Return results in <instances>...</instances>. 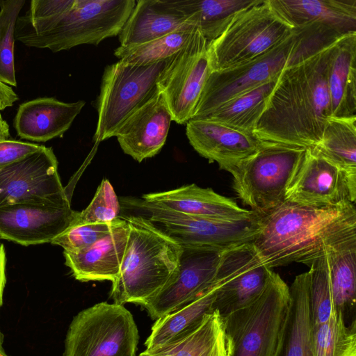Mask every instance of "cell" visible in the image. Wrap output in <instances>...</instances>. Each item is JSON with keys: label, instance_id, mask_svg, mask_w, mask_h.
<instances>
[{"label": "cell", "instance_id": "cell-1", "mask_svg": "<svg viewBox=\"0 0 356 356\" xmlns=\"http://www.w3.org/2000/svg\"><path fill=\"white\" fill-rule=\"evenodd\" d=\"M331 45L283 69L253 131L257 138L305 148L318 143L332 116Z\"/></svg>", "mask_w": 356, "mask_h": 356}, {"label": "cell", "instance_id": "cell-2", "mask_svg": "<svg viewBox=\"0 0 356 356\" xmlns=\"http://www.w3.org/2000/svg\"><path fill=\"white\" fill-rule=\"evenodd\" d=\"M356 242L354 203L309 207L288 202L260 216L251 243L260 261L270 268L293 262L309 266L327 252Z\"/></svg>", "mask_w": 356, "mask_h": 356}, {"label": "cell", "instance_id": "cell-3", "mask_svg": "<svg viewBox=\"0 0 356 356\" xmlns=\"http://www.w3.org/2000/svg\"><path fill=\"white\" fill-rule=\"evenodd\" d=\"M129 224L127 247L111 298L116 304L140 305L177 273L182 247L143 218L120 213Z\"/></svg>", "mask_w": 356, "mask_h": 356}, {"label": "cell", "instance_id": "cell-4", "mask_svg": "<svg viewBox=\"0 0 356 356\" xmlns=\"http://www.w3.org/2000/svg\"><path fill=\"white\" fill-rule=\"evenodd\" d=\"M135 0H72L54 18L15 33L24 45L53 52L81 44H99L118 35Z\"/></svg>", "mask_w": 356, "mask_h": 356}, {"label": "cell", "instance_id": "cell-5", "mask_svg": "<svg viewBox=\"0 0 356 356\" xmlns=\"http://www.w3.org/2000/svg\"><path fill=\"white\" fill-rule=\"evenodd\" d=\"M289 301V286L273 271L258 298L222 317L226 356H277Z\"/></svg>", "mask_w": 356, "mask_h": 356}, {"label": "cell", "instance_id": "cell-6", "mask_svg": "<svg viewBox=\"0 0 356 356\" xmlns=\"http://www.w3.org/2000/svg\"><path fill=\"white\" fill-rule=\"evenodd\" d=\"M306 149L262 141L254 154L228 170L238 198L259 216L283 204Z\"/></svg>", "mask_w": 356, "mask_h": 356}, {"label": "cell", "instance_id": "cell-7", "mask_svg": "<svg viewBox=\"0 0 356 356\" xmlns=\"http://www.w3.org/2000/svg\"><path fill=\"white\" fill-rule=\"evenodd\" d=\"M120 213L139 216L179 245L227 249L252 243L259 232L260 216L223 221L191 216L137 197L120 199Z\"/></svg>", "mask_w": 356, "mask_h": 356}, {"label": "cell", "instance_id": "cell-8", "mask_svg": "<svg viewBox=\"0 0 356 356\" xmlns=\"http://www.w3.org/2000/svg\"><path fill=\"white\" fill-rule=\"evenodd\" d=\"M292 31L269 0H254L236 12L220 35L208 42L211 70L254 59L282 42Z\"/></svg>", "mask_w": 356, "mask_h": 356}, {"label": "cell", "instance_id": "cell-9", "mask_svg": "<svg viewBox=\"0 0 356 356\" xmlns=\"http://www.w3.org/2000/svg\"><path fill=\"white\" fill-rule=\"evenodd\" d=\"M172 56L145 65L119 60L105 67L96 104L95 143L115 136L122 123L158 92L159 79Z\"/></svg>", "mask_w": 356, "mask_h": 356}, {"label": "cell", "instance_id": "cell-10", "mask_svg": "<svg viewBox=\"0 0 356 356\" xmlns=\"http://www.w3.org/2000/svg\"><path fill=\"white\" fill-rule=\"evenodd\" d=\"M138 339L131 312L122 305L102 302L74 317L64 356H136Z\"/></svg>", "mask_w": 356, "mask_h": 356}, {"label": "cell", "instance_id": "cell-11", "mask_svg": "<svg viewBox=\"0 0 356 356\" xmlns=\"http://www.w3.org/2000/svg\"><path fill=\"white\" fill-rule=\"evenodd\" d=\"M293 44L292 31L282 42L255 58L211 71L191 119L202 118L234 97L278 78L291 58Z\"/></svg>", "mask_w": 356, "mask_h": 356}, {"label": "cell", "instance_id": "cell-12", "mask_svg": "<svg viewBox=\"0 0 356 356\" xmlns=\"http://www.w3.org/2000/svg\"><path fill=\"white\" fill-rule=\"evenodd\" d=\"M207 44L197 28L185 47L172 56L158 82L172 121L177 124H185L192 118L212 71Z\"/></svg>", "mask_w": 356, "mask_h": 356}, {"label": "cell", "instance_id": "cell-13", "mask_svg": "<svg viewBox=\"0 0 356 356\" xmlns=\"http://www.w3.org/2000/svg\"><path fill=\"white\" fill-rule=\"evenodd\" d=\"M22 202L70 204L51 147L0 166V207Z\"/></svg>", "mask_w": 356, "mask_h": 356}, {"label": "cell", "instance_id": "cell-14", "mask_svg": "<svg viewBox=\"0 0 356 356\" xmlns=\"http://www.w3.org/2000/svg\"><path fill=\"white\" fill-rule=\"evenodd\" d=\"M181 247L177 273L159 291L139 305L152 319L175 311L211 287L226 250L208 246Z\"/></svg>", "mask_w": 356, "mask_h": 356}, {"label": "cell", "instance_id": "cell-15", "mask_svg": "<svg viewBox=\"0 0 356 356\" xmlns=\"http://www.w3.org/2000/svg\"><path fill=\"white\" fill-rule=\"evenodd\" d=\"M273 272L260 261L251 243L226 249L216 277L213 310L222 317L249 305L265 289Z\"/></svg>", "mask_w": 356, "mask_h": 356}, {"label": "cell", "instance_id": "cell-16", "mask_svg": "<svg viewBox=\"0 0 356 356\" xmlns=\"http://www.w3.org/2000/svg\"><path fill=\"white\" fill-rule=\"evenodd\" d=\"M356 177L307 148L304 159L286 191L285 202L309 207L355 203Z\"/></svg>", "mask_w": 356, "mask_h": 356}, {"label": "cell", "instance_id": "cell-17", "mask_svg": "<svg viewBox=\"0 0 356 356\" xmlns=\"http://www.w3.org/2000/svg\"><path fill=\"white\" fill-rule=\"evenodd\" d=\"M70 204L22 202L0 207V238L29 245L51 243L74 220Z\"/></svg>", "mask_w": 356, "mask_h": 356}, {"label": "cell", "instance_id": "cell-18", "mask_svg": "<svg viewBox=\"0 0 356 356\" xmlns=\"http://www.w3.org/2000/svg\"><path fill=\"white\" fill-rule=\"evenodd\" d=\"M186 124L193 149L226 171L254 154L262 143L252 134L209 119H191Z\"/></svg>", "mask_w": 356, "mask_h": 356}, {"label": "cell", "instance_id": "cell-19", "mask_svg": "<svg viewBox=\"0 0 356 356\" xmlns=\"http://www.w3.org/2000/svg\"><path fill=\"white\" fill-rule=\"evenodd\" d=\"M172 121L171 113L159 90L122 123L115 136L126 154L141 162L161 151Z\"/></svg>", "mask_w": 356, "mask_h": 356}, {"label": "cell", "instance_id": "cell-20", "mask_svg": "<svg viewBox=\"0 0 356 356\" xmlns=\"http://www.w3.org/2000/svg\"><path fill=\"white\" fill-rule=\"evenodd\" d=\"M129 232L127 221L119 218L113 221L105 236L89 247L77 252H64L65 264L75 279L113 282L120 273Z\"/></svg>", "mask_w": 356, "mask_h": 356}, {"label": "cell", "instance_id": "cell-21", "mask_svg": "<svg viewBox=\"0 0 356 356\" xmlns=\"http://www.w3.org/2000/svg\"><path fill=\"white\" fill-rule=\"evenodd\" d=\"M156 205L183 213L223 221H236L256 214L241 208L233 200L220 195L210 188L195 184L159 193L145 194L141 197Z\"/></svg>", "mask_w": 356, "mask_h": 356}, {"label": "cell", "instance_id": "cell-22", "mask_svg": "<svg viewBox=\"0 0 356 356\" xmlns=\"http://www.w3.org/2000/svg\"><path fill=\"white\" fill-rule=\"evenodd\" d=\"M86 102L67 103L54 97H40L21 104L14 128L21 138L46 142L62 136L71 127Z\"/></svg>", "mask_w": 356, "mask_h": 356}, {"label": "cell", "instance_id": "cell-23", "mask_svg": "<svg viewBox=\"0 0 356 356\" xmlns=\"http://www.w3.org/2000/svg\"><path fill=\"white\" fill-rule=\"evenodd\" d=\"M193 28L173 0H138L118 35L120 46L138 45Z\"/></svg>", "mask_w": 356, "mask_h": 356}, {"label": "cell", "instance_id": "cell-24", "mask_svg": "<svg viewBox=\"0 0 356 356\" xmlns=\"http://www.w3.org/2000/svg\"><path fill=\"white\" fill-rule=\"evenodd\" d=\"M292 29L321 24L342 33L356 32V0H269Z\"/></svg>", "mask_w": 356, "mask_h": 356}, {"label": "cell", "instance_id": "cell-25", "mask_svg": "<svg viewBox=\"0 0 356 356\" xmlns=\"http://www.w3.org/2000/svg\"><path fill=\"white\" fill-rule=\"evenodd\" d=\"M327 80L332 116L356 118V32L332 44Z\"/></svg>", "mask_w": 356, "mask_h": 356}, {"label": "cell", "instance_id": "cell-26", "mask_svg": "<svg viewBox=\"0 0 356 356\" xmlns=\"http://www.w3.org/2000/svg\"><path fill=\"white\" fill-rule=\"evenodd\" d=\"M309 286L307 271L297 275L289 286L290 301L277 356H315Z\"/></svg>", "mask_w": 356, "mask_h": 356}, {"label": "cell", "instance_id": "cell-27", "mask_svg": "<svg viewBox=\"0 0 356 356\" xmlns=\"http://www.w3.org/2000/svg\"><path fill=\"white\" fill-rule=\"evenodd\" d=\"M217 282L195 299L158 319L145 345L153 349L179 341L195 330L205 316L215 310L213 305Z\"/></svg>", "mask_w": 356, "mask_h": 356}, {"label": "cell", "instance_id": "cell-28", "mask_svg": "<svg viewBox=\"0 0 356 356\" xmlns=\"http://www.w3.org/2000/svg\"><path fill=\"white\" fill-rule=\"evenodd\" d=\"M138 356H226L223 319L216 311L207 314L199 327L184 338Z\"/></svg>", "mask_w": 356, "mask_h": 356}, {"label": "cell", "instance_id": "cell-29", "mask_svg": "<svg viewBox=\"0 0 356 356\" xmlns=\"http://www.w3.org/2000/svg\"><path fill=\"white\" fill-rule=\"evenodd\" d=\"M326 257L334 310L348 325L356 323V242L330 250Z\"/></svg>", "mask_w": 356, "mask_h": 356}, {"label": "cell", "instance_id": "cell-30", "mask_svg": "<svg viewBox=\"0 0 356 356\" xmlns=\"http://www.w3.org/2000/svg\"><path fill=\"white\" fill-rule=\"evenodd\" d=\"M279 77V76H278ZM278 78L225 102L202 118L215 120L253 134Z\"/></svg>", "mask_w": 356, "mask_h": 356}, {"label": "cell", "instance_id": "cell-31", "mask_svg": "<svg viewBox=\"0 0 356 356\" xmlns=\"http://www.w3.org/2000/svg\"><path fill=\"white\" fill-rule=\"evenodd\" d=\"M254 0H173L188 20L211 42L225 29L234 14Z\"/></svg>", "mask_w": 356, "mask_h": 356}, {"label": "cell", "instance_id": "cell-32", "mask_svg": "<svg viewBox=\"0 0 356 356\" xmlns=\"http://www.w3.org/2000/svg\"><path fill=\"white\" fill-rule=\"evenodd\" d=\"M312 148L356 177V118L330 117Z\"/></svg>", "mask_w": 356, "mask_h": 356}, {"label": "cell", "instance_id": "cell-33", "mask_svg": "<svg viewBox=\"0 0 356 356\" xmlns=\"http://www.w3.org/2000/svg\"><path fill=\"white\" fill-rule=\"evenodd\" d=\"M312 334L315 356H356V323L348 325L336 312L313 326Z\"/></svg>", "mask_w": 356, "mask_h": 356}, {"label": "cell", "instance_id": "cell-34", "mask_svg": "<svg viewBox=\"0 0 356 356\" xmlns=\"http://www.w3.org/2000/svg\"><path fill=\"white\" fill-rule=\"evenodd\" d=\"M197 28L171 33L159 38L131 47L119 46L114 55L125 63L145 65L169 58L188 42Z\"/></svg>", "mask_w": 356, "mask_h": 356}, {"label": "cell", "instance_id": "cell-35", "mask_svg": "<svg viewBox=\"0 0 356 356\" xmlns=\"http://www.w3.org/2000/svg\"><path fill=\"white\" fill-rule=\"evenodd\" d=\"M25 0L0 1V81L17 86L14 63L15 26Z\"/></svg>", "mask_w": 356, "mask_h": 356}, {"label": "cell", "instance_id": "cell-36", "mask_svg": "<svg viewBox=\"0 0 356 356\" xmlns=\"http://www.w3.org/2000/svg\"><path fill=\"white\" fill-rule=\"evenodd\" d=\"M309 307L313 326L328 321L335 312L330 286L326 254L309 266Z\"/></svg>", "mask_w": 356, "mask_h": 356}, {"label": "cell", "instance_id": "cell-37", "mask_svg": "<svg viewBox=\"0 0 356 356\" xmlns=\"http://www.w3.org/2000/svg\"><path fill=\"white\" fill-rule=\"evenodd\" d=\"M120 202L110 181L104 179L89 205L76 211L71 224H110L119 218Z\"/></svg>", "mask_w": 356, "mask_h": 356}, {"label": "cell", "instance_id": "cell-38", "mask_svg": "<svg viewBox=\"0 0 356 356\" xmlns=\"http://www.w3.org/2000/svg\"><path fill=\"white\" fill-rule=\"evenodd\" d=\"M110 224H71L51 243L58 245L66 252H77L96 242L110 230Z\"/></svg>", "mask_w": 356, "mask_h": 356}, {"label": "cell", "instance_id": "cell-39", "mask_svg": "<svg viewBox=\"0 0 356 356\" xmlns=\"http://www.w3.org/2000/svg\"><path fill=\"white\" fill-rule=\"evenodd\" d=\"M43 146L16 140H0V166L21 159L40 150Z\"/></svg>", "mask_w": 356, "mask_h": 356}, {"label": "cell", "instance_id": "cell-40", "mask_svg": "<svg viewBox=\"0 0 356 356\" xmlns=\"http://www.w3.org/2000/svg\"><path fill=\"white\" fill-rule=\"evenodd\" d=\"M19 99L12 88L0 81V111L10 107Z\"/></svg>", "mask_w": 356, "mask_h": 356}, {"label": "cell", "instance_id": "cell-41", "mask_svg": "<svg viewBox=\"0 0 356 356\" xmlns=\"http://www.w3.org/2000/svg\"><path fill=\"white\" fill-rule=\"evenodd\" d=\"M6 252L4 246L0 243V307L3 302V292L6 284Z\"/></svg>", "mask_w": 356, "mask_h": 356}, {"label": "cell", "instance_id": "cell-42", "mask_svg": "<svg viewBox=\"0 0 356 356\" xmlns=\"http://www.w3.org/2000/svg\"><path fill=\"white\" fill-rule=\"evenodd\" d=\"M9 137V125L0 114V140L8 139Z\"/></svg>", "mask_w": 356, "mask_h": 356}, {"label": "cell", "instance_id": "cell-43", "mask_svg": "<svg viewBox=\"0 0 356 356\" xmlns=\"http://www.w3.org/2000/svg\"><path fill=\"white\" fill-rule=\"evenodd\" d=\"M2 345H3V336L0 332V354H5Z\"/></svg>", "mask_w": 356, "mask_h": 356}, {"label": "cell", "instance_id": "cell-44", "mask_svg": "<svg viewBox=\"0 0 356 356\" xmlns=\"http://www.w3.org/2000/svg\"><path fill=\"white\" fill-rule=\"evenodd\" d=\"M0 356H6V354H0Z\"/></svg>", "mask_w": 356, "mask_h": 356}]
</instances>
